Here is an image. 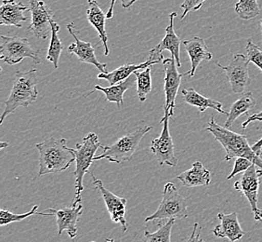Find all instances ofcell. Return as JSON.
Listing matches in <instances>:
<instances>
[{
  "mask_svg": "<svg viewBox=\"0 0 262 242\" xmlns=\"http://www.w3.org/2000/svg\"><path fill=\"white\" fill-rule=\"evenodd\" d=\"M252 162L246 157H237L234 162V167L233 170L231 172V174L227 177L228 180H231L233 177L235 176L238 173H241L243 172H246L249 167L252 165Z\"/></svg>",
  "mask_w": 262,
  "mask_h": 242,
  "instance_id": "obj_33",
  "label": "cell"
},
{
  "mask_svg": "<svg viewBox=\"0 0 262 242\" xmlns=\"http://www.w3.org/2000/svg\"><path fill=\"white\" fill-rule=\"evenodd\" d=\"M235 12L242 20H252L259 15L260 7L257 0H239L235 4Z\"/></svg>",
  "mask_w": 262,
  "mask_h": 242,
  "instance_id": "obj_28",
  "label": "cell"
},
{
  "mask_svg": "<svg viewBox=\"0 0 262 242\" xmlns=\"http://www.w3.org/2000/svg\"><path fill=\"white\" fill-rule=\"evenodd\" d=\"M251 147H252L253 151L255 152L257 156H260L262 152V138L260 140L256 142Z\"/></svg>",
  "mask_w": 262,
  "mask_h": 242,
  "instance_id": "obj_37",
  "label": "cell"
},
{
  "mask_svg": "<svg viewBox=\"0 0 262 242\" xmlns=\"http://www.w3.org/2000/svg\"><path fill=\"white\" fill-rule=\"evenodd\" d=\"M37 82L36 69L27 72H16L13 86L10 97L5 102V109L1 115L0 124H3L6 117L15 111L17 108L27 107L36 101L38 95V91L36 90Z\"/></svg>",
  "mask_w": 262,
  "mask_h": 242,
  "instance_id": "obj_3",
  "label": "cell"
},
{
  "mask_svg": "<svg viewBox=\"0 0 262 242\" xmlns=\"http://www.w3.org/2000/svg\"><path fill=\"white\" fill-rule=\"evenodd\" d=\"M37 209H38V205H35L34 207L31 209V211L26 212V213H21V214H15V213H12V212L2 209L0 211V226L3 227V226H8L11 223L20 222L26 218L35 214Z\"/></svg>",
  "mask_w": 262,
  "mask_h": 242,
  "instance_id": "obj_30",
  "label": "cell"
},
{
  "mask_svg": "<svg viewBox=\"0 0 262 242\" xmlns=\"http://www.w3.org/2000/svg\"><path fill=\"white\" fill-rule=\"evenodd\" d=\"M1 60L10 66H15L26 58H30L35 64H40L38 52L34 51L27 38L19 36H0Z\"/></svg>",
  "mask_w": 262,
  "mask_h": 242,
  "instance_id": "obj_7",
  "label": "cell"
},
{
  "mask_svg": "<svg viewBox=\"0 0 262 242\" xmlns=\"http://www.w3.org/2000/svg\"><path fill=\"white\" fill-rule=\"evenodd\" d=\"M260 156H262V152H261V155H260Z\"/></svg>",
  "mask_w": 262,
  "mask_h": 242,
  "instance_id": "obj_42",
  "label": "cell"
},
{
  "mask_svg": "<svg viewBox=\"0 0 262 242\" xmlns=\"http://www.w3.org/2000/svg\"><path fill=\"white\" fill-rule=\"evenodd\" d=\"M151 66L143 71L138 70L134 73L137 77V93L141 102L146 101L147 96L151 91Z\"/></svg>",
  "mask_w": 262,
  "mask_h": 242,
  "instance_id": "obj_27",
  "label": "cell"
},
{
  "mask_svg": "<svg viewBox=\"0 0 262 242\" xmlns=\"http://www.w3.org/2000/svg\"><path fill=\"white\" fill-rule=\"evenodd\" d=\"M116 0H111V6L109 8V10L106 13V18L107 19H112L114 17V7H115V3ZM122 3V7L124 9H129L131 6L133 5L134 3H136L137 0H120Z\"/></svg>",
  "mask_w": 262,
  "mask_h": 242,
  "instance_id": "obj_34",
  "label": "cell"
},
{
  "mask_svg": "<svg viewBox=\"0 0 262 242\" xmlns=\"http://www.w3.org/2000/svg\"><path fill=\"white\" fill-rule=\"evenodd\" d=\"M88 3H89V9L86 10L88 21L98 32L101 43L104 48V55L108 56L110 51L107 45L108 35L105 29L106 15L101 10V7L97 2V0H88Z\"/></svg>",
  "mask_w": 262,
  "mask_h": 242,
  "instance_id": "obj_21",
  "label": "cell"
},
{
  "mask_svg": "<svg viewBox=\"0 0 262 242\" xmlns=\"http://www.w3.org/2000/svg\"><path fill=\"white\" fill-rule=\"evenodd\" d=\"M90 242H96V241H90ZM105 242H115V240H114V239H111V238H107V239H106Z\"/></svg>",
  "mask_w": 262,
  "mask_h": 242,
  "instance_id": "obj_39",
  "label": "cell"
},
{
  "mask_svg": "<svg viewBox=\"0 0 262 242\" xmlns=\"http://www.w3.org/2000/svg\"><path fill=\"white\" fill-rule=\"evenodd\" d=\"M182 93L184 102L190 106H196L199 112H205L207 108H212L219 113L227 115L228 112L224 111L222 108V103L211 99V98H207V97L201 95L192 88L182 90Z\"/></svg>",
  "mask_w": 262,
  "mask_h": 242,
  "instance_id": "obj_24",
  "label": "cell"
},
{
  "mask_svg": "<svg viewBox=\"0 0 262 242\" xmlns=\"http://www.w3.org/2000/svg\"><path fill=\"white\" fill-rule=\"evenodd\" d=\"M152 127L142 126L137 131L121 137L112 146H101L102 153L94 156L93 162L106 159L112 163L121 164L122 162H129L136 152L142 138L151 131Z\"/></svg>",
  "mask_w": 262,
  "mask_h": 242,
  "instance_id": "obj_5",
  "label": "cell"
},
{
  "mask_svg": "<svg viewBox=\"0 0 262 242\" xmlns=\"http://www.w3.org/2000/svg\"><path fill=\"white\" fill-rule=\"evenodd\" d=\"M165 114L162 117L160 123L163 124L160 136L151 141V151L156 157L157 162L160 165H168L176 167L178 159L175 156V148L171 134L169 132V118L171 117L170 113L167 110H164Z\"/></svg>",
  "mask_w": 262,
  "mask_h": 242,
  "instance_id": "obj_8",
  "label": "cell"
},
{
  "mask_svg": "<svg viewBox=\"0 0 262 242\" xmlns=\"http://www.w3.org/2000/svg\"><path fill=\"white\" fill-rule=\"evenodd\" d=\"M248 64L249 60L247 56L242 53H237L233 56L229 66H222L221 63L216 62V66L226 73L232 92L235 94L243 93L251 84L252 78L249 76Z\"/></svg>",
  "mask_w": 262,
  "mask_h": 242,
  "instance_id": "obj_9",
  "label": "cell"
},
{
  "mask_svg": "<svg viewBox=\"0 0 262 242\" xmlns=\"http://www.w3.org/2000/svg\"><path fill=\"white\" fill-rule=\"evenodd\" d=\"M262 176V170H257L256 165L252 164L244 173L240 180L234 183V189L242 192L249 202L255 221H261L259 217L260 210L257 208L258 198V188L260 185V177Z\"/></svg>",
  "mask_w": 262,
  "mask_h": 242,
  "instance_id": "obj_10",
  "label": "cell"
},
{
  "mask_svg": "<svg viewBox=\"0 0 262 242\" xmlns=\"http://www.w3.org/2000/svg\"><path fill=\"white\" fill-rule=\"evenodd\" d=\"M259 217L262 219V211H260V212H259Z\"/></svg>",
  "mask_w": 262,
  "mask_h": 242,
  "instance_id": "obj_40",
  "label": "cell"
},
{
  "mask_svg": "<svg viewBox=\"0 0 262 242\" xmlns=\"http://www.w3.org/2000/svg\"><path fill=\"white\" fill-rule=\"evenodd\" d=\"M66 142L64 138L55 139L51 137L35 145L39 151V172L37 176L63 172L76 162V156L72 149L66 147Z\"/></svg>",
  "mask_w": 262,
  "mask_h": 242,
  "instance_id": "obj_1",
  "label": "cell"
},
{
  "mask_svg": "<svg viewBox=\"0 0 262 242\" xmlns=\"http://www.w3.org/2000/svg\"><path fill=\"white\" fill-rule=\"evenodd\" d=\"M29 3L32 20L27 30L33 32L36 38L45 41L51 31V21L54 17L53 12L42 0H29Z\"/></svg>",
  "mask_w": 262,
  "mask_h": 242,
  "instance_id": "obj_12",
  "label": "cell"
},
{
  "mask_svg": "<svg viewBox=\"0 0 262 242\" xmlns=\"http://www.w3.org/2000/svg\"><path fill=\"white\" fill-rule=\"evenodd\" d=\"M163 66L165 72V96L166 104L164 106V110H167L170 113V116H174V108L176 106V97L178 91L182 83V76L185 75L181 74L178 71L176 60L174 57L166 58L163 60Z\"/></svg>",
  "mask_w": 262,
  "mask_h": 242,
  "instance_id": "obj_13",
  "label": "cell"
},
{
  "mask_svg": "<svg viewBox=\"0 0 262 242\" xmlns=\"http://www.w3.org/2000/svg\"><path fill=\"white\" fill-rule=\"evenodd\" d=\"M189 215L186 200L173 183H167L163 190L161 203L157 212L147 217L145 222L164 219H184Z\"/></svg>",
  "mask_w": 262,
  "mask_h": 242,
  "instance_id": "obj_6",
  "label": "cell"
},
{
  "mask_svg": "<svg viewBox=\"0 0 262 242\" xmlns=\"http://www.w3.org/2000/svg\"><path fill=\"white\" fill-rule=\"evenodd\" d=\"M99 137L94 132H90L83 138L80 144H76V148H71L76 156V171H75V185L76 194L71 204L77 205L82 202L81 194L84 190L83 179L85 174L90 172V168L93 162L97 150L101 147Z\"/></svg>",
  "mask_w": 262,
  "mask_h": 242,
  "instance_id": "obj_4",
  "label": "cell"
},
{
  "mask_svg": "<svg viewBox=\"0 0 262 242\" xmlns=\"http://www.w3.org/2000/svg\"><path fill=\"white\" fill-rule=\"evenodd\" d=\"M83 212L82 202L77 205L71 204L69 208H62L60 210L48 209L46 212L38 213L43 216H55L58 234L66 231L70 238H75L77 236V222Z\"/></svg>",
  "mask_w": 262,
  "mask_h": 242,
  "instance_id": "obj_11",
  "label": "cell"
},
{
  "mask_svg": "<svg viewBox=\"0 0 262 242\" xmlns=\"http://www.w3.org/2000/svg\"><path fill=\"white\" fill-rule=\"evenodd\" d=\"M207 0H184L183 3L181 5V8L183 10L181 19L183 20L189 12L191 11H196L200 10L203 4Z\"/></svg>",
  "mask_w": 262,
  "mask_h": 242,
  "instance_id": "obj_32",
  "label": "cell"
},
{
  "mask_svg": "<svg viewBox=\"0 0 262 242\" xmlns=\"http://www.w3.org/2000/svg\"><path fill=\"white\" fill-rule=\"evenodd\" d=\"M253 121H262V111L257 114H254L252 116H248L247 120L245 122H243L242 129L243 130H246L247 127L248 126L249 123H251Z\"/></svg>",
  "mask_w": 262,
  "mask_h": 242,
  "instance_id": "obj_36",
  "label": "cell"
},
{
  "mask_svg": "<svg viewBox=\"0 0 262 242\" xmlns=\"http://www.w3.org/2000/svg\"><path fill=\"white\" fill-rule=\"evenodd\" d=\"M94 186L100 190L103 200L105 202L106 207L111 217L113 222L120 224L124 232L127 231V223L126 220V203L127 200L124 197H118L112 193L110 190L104 187L102 182L97 179L93 173H91Z\"/></svg>",
  "mask_w": 262,
  "mask_h": 242,
  "instance_id": "obj_14",
  "label": "cell"
},
{
  "mask_svg": "<svg viewBox=\"0 0 262 242\" xmlns=\"http://www.w3.org/2000/svg\"><path fill=\"white\" fill-rule=\"evenodd\" d=\"M256 100L253 97L252 92L244 93L242 96L232 104L230 111L227 113V119L225 121L224 127L231 129L234 121L239 116L247 115L248 112L256 106Z\"/></svg>",
  "mask_w": 262,
  "mask_h": 242,
  "instance_id": "obj_25",
  "label": "cell"
},
{
  "mask_svg": "<svg viewBox=\"0 0 262 242\" xmlns=\"http://www.w3.org/2000/svg\"><path fill=\"white\" fill-rule=\"evenodd\" d=\"M187 242H206L201 237V227H199L198 223H195L193 225L192 234L189 237Z\"/></svg>",
  "mask_w": 262,
  "mask_h": 242,
  "instance_id": "obj_35",
  "label": "cell"
},
{
  "mask_svg": "<svg viewBox=\"0 0 262 242\" xmlns=\"http://www.w3.org/2000/svg\"><path fill=\"white\" fill-rule=\"evenodd\" d=\"M246 51H247V57L249 63L251 62L253 64H255L262 72L261 49L258 46L256 45L255 43H253L250 39H248L247 47H246Z\"/></svg>",
  "mask_w": 262,
  "mask_h": 242,
  "instance_id": "obj_31",
  "label": "cell"
},
{
  "mask_svg": "<svg viewBox=\"0 0 262 242\" xmlns=\"http://www.w3.org/2000/svg\"><path fill=\"white\" fill-rule=\"evenodd\" d=\"M9 146H10L9 142H1L0 143V148L1 149H5L6 147H8Z\"/></svg>",
  "mask_w": 262,
  "mask_h": 242,
  "instance_id": "obj_38",
  "label": "cell"
},
{
  "mask_svg": "<svg viewBox=\"0 0 262 242\" xmlns=\"http://www.w3.org/2000/svg\"><path fill=\"white\" fill-rule=\"evenodd\" d=\"M206 131L212 133V135L225 149V162H230L237 157H246L262 170V158L253 151L246 135L238 134L234 131H230V129L219 125L214 116H212L210 121L207 123Z\"/></svg>",
  "mask_w": 262,
  "mask_h": 242,
  "instance_id": "obj_2",
  "label": "cell"
},
{
  "mask_svg": "<svg viewBox=\"0 0 262 242\" xmlns=\"http://www.w3.org/2000/svg\"><path fill=\"white\" fill-rule=\"evenodd\" d=\"M158 64L157 60H148L140 65L134 64H126L125 66H119L116 70L108 72V73H101L98 75L99 79H105L110 83V85H116L119 82L126 80L129 76L134 74L136 71L145 69L149 66Z\"/></svg>",
  "mask_w": 262,
  "mask_h": 242,
  "instance_id": "obj_22",
  "label": "cell"
},
{
  "mask_svg": "<svg viewBox=\"0 0 262 242\" xmlns=\"http://www.w3.org/2000/svg\"><path fill=\"white\" fill-rule=\"evenodd\" d=\"M51 37L50 47L48 50L47 60L51 62L55 68L59 67V60L62 51V43L59 36V31L61 29L60 26L56 23L55 21H51Z\"/></svg>",
  "mask_w": 262,
  "mask_h": 242,
  "instance_id": "obj_26",
  "label": "cell"
},
{
  "mask_svg": "<svg viewBox=\"0 0 262 242\" xmlns=\"http://www.w3.org/2000/svg\"><path fill=\"white\" fill-rule=\"evenodd\" d=\"M66 28L70 33V35L75 38V43L71 44L68 48L69 53L77 56L78 60H80L81 63L93 65L101 71V73H108L107 65L100 63L98 60L96 55H95V50L91 42L80 41L77 37L76 31H75V28H76L75 25L73 23H70L66 26Z\"/></svg>",
  "mask_w": 262,
  "mask_h": 242,
  "instance_id": "obj_16",
  "label": "cell"
},
{
  "mask_svg": "<svg viewBox=\"0 0 262 242\" xmlns=\"http://www.w3.org/2000/svg\"><path fill=\"white\" fill-rule=\"evenodd\" d=\"M183 45L190 56L192 64L191 70L186 72L185 75H189L190 77H192L195 75L197 67L201 64L202 60H211L213 55L208 51L205 41L199 36H194L192 39L183 41Z\"/></svg>",
  "mask_w": 262,
  "mask_h": 242,
  "instance_id": "obj_19",
  "label": "cell"
},
{
  "mask_svg": "<svg viewBox=\"0 0 262 242\" xmlns=\"http://www.w3.org/2000/svg\"><path fill=\"white\" fill-rule=\"evenodd\" d=\"M137 81L136 76H130L126 80L117 83L116 85L110 87H101L100 85L94 86V90L91 91L88 95L93 93L94 91H100L105 94L106 101L115 103L117 106H121L124 104V93L128 91L131 87L134 85Z\"/></svg>",
  "mask_w": 262,
  "mask_h": 242,
  "instance_id": "obj_23",
  "label": "cell"
},
{
  "mask_svg": "<svg viewBox=\"0 0 262 242\" xmlns=\"http://www.w3.org/2000/svg\"><path fill=\"white\" fill-rule=\"evenodd\" d=\"M29 10L23 2L3 0L0 8V25L21 28L23 24L29 20L25 15V11Z\"/></svg>",
  "mask_w": 262,
  "mask_h": 242,
  "instance_id": "obj_18",
  "label": "cell"
},
{
  "mask_svg": "<svg viewBox=\"0 0 262 242\" xmlns=\"http://www.w3.org/2000/svg\"><path fill=\"white\" fill-rule=\"evenodd\" d=\"M217 218L220 219L221 224L213 229L215 237L227 238L229 241L235 242L240 240L245 236V231L238 221L236 212L229 214L221 212L217 214Z\"/></svg>",
  "mask_w": 262,
  "mask_h": 242,
  "instance_id": "obj_17",
  "label": "cell"
},
{
  "mask_svg": "<svg viewBox=\"0 0 262 242\" xmlns=\"http://www.w3.org/2000/svg\"><path fill=\"white\" fill-rule=\"evenodd\" d=\"M177 15H178L177 12H172L171 14L169 15V26L166 28V35L162 39L161 42L150 51V55L148 59L157 60V63L159 64L160 62H163L164 60L162 52L166 50L171 53L172 57L175 58L177 66L180 68V67H182L181 56H180L181 39L176 35L175 30H174V19L176 18Z\"/></svg>",
  "mask_w": 262,
  "mask_h": 242,
  "instance_id": "obj_15",
  "label": "cell"
},
{
  "mask_svg": "<svg viewBox=\"0 0 262 242\" xmlns=\"http://www.w3.org/2000/svg\"><path fill=\"white\" fill-rule=\"evenodd\" d=\"M260 26H261V30H262V20L260 21Z\"/></svg>",
  "mask_w": 262,
  "mask_h": 242,
  "instance_id": "obj_41",
  "label": "cell"
},
{
  "mask_svg": "<svg viewBox=\"0 0 262 242\" xmlns=\"http://www.w3.org/2000/svg\"><path fill=\"white\" fill-rule=\"evenodd\" d=\"M183 187H207L211 181L210 172L200 162H195L192 167L177 176Z\"/></svg>",
  "mask_w": 262,
  "mask_h": 242,
  "instance_id": "obj_20",
  "label": "cell"
},
{
  "mask_svg": "<svg viewBox=\"0 0 262 242\" xmlns=\"http://www.w3.org/2000/svg\"><path fill=\"white\" fill-rule=\"evenodd\" d=\"M176 222V219H169L166 224L159 227V229L155 233L149 231L144 232L143 242H171L172 227Z\"/></svg>",
  "mask_w": 262,
  "mask_h": 242,
  "instance_id": "obj_29",
  "label": "cell"
}]
</instances>
